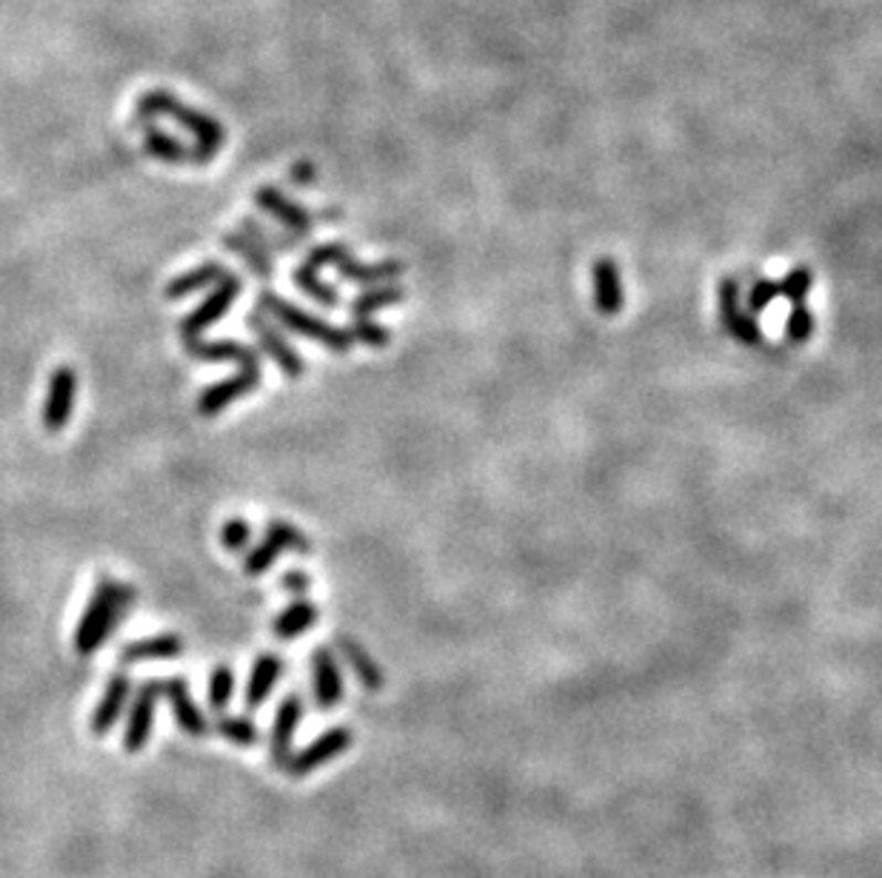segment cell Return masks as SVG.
<instances>
[{
  "label": "cell",
  "mask_w": 882,
  "mask_h": 878,
  "mask_svg": "<svg viewBox=\"0 0 882 878\" xmlns=\"http://www.w3.org/2000/svg\"><path fill=\"white\" fill-rule=\"evenodd\" d=\"M334 645H338V651L343 653L346 665L352 667L354 676L360 679V685L369 690V694H378V690H383V685H386V676H383V667L378 665L372 658V653L365 651L363 645H360L358 639L352 636H338L334 639Z\"/></svg>",
  "instance_id": "44dd1931"
},
{
  "label": "cell",
  "mask_w": 882,
  "mask_h": 878,
  "mask_svg": "<svg viewBox=\"0 0 882 878\" xmlns=\"http://www.w3.org/2000/svg\"><path fill=\"white\" fill-rule=\"evenodd\" d=\"M315 178H318V172H315V165H309V163H297L295 169H291V180L300 185L311 183Z\"/></svg>",
  "instance_id": "f35d334b"
},
{
  "label": "cell",
  "mask_w": 882,
  "mask_h": 878,
  "mask_svg": "<svg viewBox=\"0 0 882 878\" xmlns=\"http://www.w3.org/2000/svg\"><path fill=\"white\" fill-rule=\"evenodd\" d=\"M814 314L806 309V306H794V311L788 314L786 320V336L791 343H806L808 336L814 334Z\"/></svg>",
  "instance_id": "d590c367"
},
{
  "label": "cell",
  "mask_w": 882,
  "mask_h": 878,
  "mask_svg": "<svg viewBox=\"0 0 882 878\" xmlns=\"http://www.w3.org/2000/svg\"><path fill=\"white\" fill-rule=\"evenodd\" d=\"M221 543L223 548L241 554V550H246L248 543H252V525H248L246 520H241V516H232V520L221 528Z\"/></svg>",
  "instance_id": "e575fe53"
},
{
  "label": "cell",
  "mask_w": 882,
  "mask_h": 878,
  "mask_svg": "<svg viewBox=\"0 0 882 878\" xmlns=\"http://www.w3.org/2000/svg\"><path fill=\"white\" fill-rule=\"evenodd\" d=\"M138 115L144 120H155V117H172L174 124L183 126L194 138V154L198 163L212 160L217 151L226 146V129L221 120H214L206 111L194 109V106L183 104L180 97H174L169 89H149L140 95L138 100Z\"/></svg>",
  "instance_id": "7a4b0ae2"
},
{
  "label": "cell",
  "mask_w": 882,
  "mask_h": 878,
  "mask_svg": "<svg viewBox=\"0 0 882 878\" xmlns=\"http://www.w3.org/2000/svg\"><path fill=\"white\" fill-rule=\"evenodd\" d=\"M720 317H723L725 331H729L731 336H737L740 343L745 345L759 343L757 317L740 306V289L734 280H725L723 286H720Z\"/></svg>",
  "instance_id": "e0dca14e"
},
{
  "label": "cell",
  "mask_w": 882,
  "mask_h": 878,
  "mask_svg": "<svg viewBox=\"0 0 882 878\" xmlns=\"http://www.w3.org/2000/svg\"><path fill=\"white\" fill-rule=\"evenodd\" d=\"M592 289H594V306L603 317H614L623 311L626 302V291H623V277L620 268L612 257H601L592 268Z\"/></svg>",
  "instance_id": "ac0fdd59"
},
{
  "label": "cell",
  "mask_w": 882,
  "mask_h": 878,
  "mask_svg": "<svg viewBox=\"0 0 882 878\" xmlns=\"http://www.w3.org/2000/svg\"><path fill=\"white\" fill-rule=\"evenodd\" d=\"M158 699H160V682L155 679H146L144 685L135 690V696H131V707L129 714H126V730H124L126 753H140V750L149 745V739H152Z\"/></svg>",
  "instance_id": "8992f818"
},
{
  "label": "cell",
  "mask_w": 882,
  "mask_h": 878,
  "mask_svg": "<svg viewBox=\"0 0 882 878\" xmlns=\"http://www.w3.org/2000/svg\"><path fill=\"white\" fill-rule=\"evenodd\" d=\"M160 696L169 702V710H172L178 728L189 736V739H203L209 734V721L206 714H203L198 702L192 699V690H189V682L183 676H172V679L160 682Z\"/></svg>",
  "instance_id": "8fae6325"
},
{
  "label": "cell",
  "mask_w": 882,
  "mask_h": 878,
  "mask_svg": "<svg viewBox=\"0 0 882 878\" xmlns=\"http://www.w3.org/2000/svg\"><path fill=\"white\" fill-rule=\"evenodd\" d=\"M406 300V289L397 282H383V286H369L363 295L352 300V317H372L383 309H394Z\"/></svg>",
  "instance_id": "4316f807"
},
{
  "label": "cell",
  "mask_w": 882,
  "mask_h": 878,
  "mask_svg": "<svg viewBox=\"0 0 882 878\" xmlns=\"http://www.w3.org/2000/svg\"><path fill=\"white\" fill-rule=\"evenodd\" d=\"M129 694H131L129 673L126 671L111 673L109 682H106V687H104V696H100V702H97V707H95V714H92V721H89L92 734L106 736L111 728H115V725H118L120 716H124V710H126V702H129Z\"/></svg>",
  "instance_id": "9a60e30c"
},
{
  "label": "cell",
  "mask_w": 882,
  "mask_h": 878,
  "mask_svg": "<svg viewBox=\"0 0 882 878\" xmlns=\"http://www.w3.org/2000/svg\"><path fill=\"white\" fill-rule=\"evenodd\" d=\"M774 297H779L777 282L757 280L752 286V291H748V311H752V314H759V311H765L772 306Z\"/></svg>",
  "instance_id": "8d00e7d4"
},
{
  "label": "cell",
  "mask_w": 882,
  "mask_h": 878,
  "mask_svg": "<svg viewBox=\"0 0 882 878\" xmlns=\"http://www.w3.org/2000/svg\"><path fill=\"white\" fill-rule=\"evenodd\" d=\"M135 597H138V590L131 585H124L111 577H100L89 604L83 608L81 622H77L75 651L81 656H92L95 651H100L106 645V639L118 631L120 619L135 604Z\"/></svg>",
  "instance_id": "6da1fadb"
},
{
  "label": "cell",
  "mask_w": 882,
  "mask_h": 878,
  "mask_svg": "<svg viewBox=\"0 0 882 878\" xmlns=\"http://www.w3.org/2000/svg\"><path fill=\"white\" fill-rule=\"evenodd\" d=\"M232 696H235V671H232V665L221 662V665H214L212 676H209V707L221 716Z\"/></svg>",
  "instance_id": "f546056e"
},
{
  "label": "cell",
  "mask_w": 882,
  "mask_h": 878,
  "mask_svg": "<svg viewBox=\"0 0 882 878\" xmlns=\"http://www.w3.org/2000/svg\"><path fill=\"white\" fill-rule=\"evenodd\" d=\"M257 385H261V368H241L235 377H226L221 383H212L209 388H203L194 408H198L201 417H217L221 411H226L229 405L248 397Z\"/></svg>",
  "instance_id": "30bf717a"
},
{
  "label": "cell",
  "mask_w": 882,
  "mask_h": 878,
  "mask_svg": "<svg viewBox=\"0 0 882 878\" xmlns=\"http://www.w3.org/2000/svg\"><path fill=\"white\" fill-rule=\"evenodd\" d=\"M246 325L252 329V334L257 336V345H261L266 354L277 363V368L286 374L289 379H300L306 374V360L297 354L295 345L280 334V331L272 325V317L263 314L261 309L248 311L246 314Z\"/></svg>",
  "instance_id": "52a82bcc"
},
{
  "label": "cell",
  "mask_w": 882,
  "mask_h": 878,
  "mask_svg": "<svg viewBox=\"0 0 882 878\" xmlns=\"http://www.w3.org/2000/svg\"><path fill=\"white\" fill-rule=\"evenodd\" d=\"M226 275H229V268L223 266V263H217V260L201 263V266L192 268V271H187V275H180V277H174V280H169V286L163 289V297L166 300H180V297L194 295V291L206 289V286H217V282H221Z\"/></svg>",
  "instance_id": "d4e9b609"
},
{
  "label": "cell",
  "mask_w": 882,
  "mask_h": 878,
  "mask_svg": "<svg viewBox=\"0 0 882 878\" xmlns=\"http://www.w3.org/2000/svg\"><path fill=\"white\" fill-rule=\"evenodd\" d=\"M221 243L229 248V251H235V255L252 268V275H257L261 280H272V277H275V263H272V255L261 246V243H255L243 232H226L221 237Z\"/></svg>",
  "instance_id": "484cf974"
},
{
  "label": "cell",
  "mask_w": 882,
  "mask_h": 878,
  "mask_svg": "<svg viewBox=\"0 0 882 878\" xmlns=\"http://www.w3.org/2000/svg\"><path fill=\"white\" fill-rule=\"evenodd\" d=\"M283 667L286 665H283V658L277 656V653H261V656H257L255 667L248 673L246 694H243V705H246V710H257L263 702L269 699L272 690H275L277 682H280Z\"/></svg>",
  "instance_id": "d6986e66"
},
{
  "label": "cell",
  "mask_w": 882,
  "mask_h": 878,
  "mask_svg": "<svg viewBox=\"0 0 882 878\" xmlns=\"http://www.w3.org/2000/svg\"><path fill=\"white\" fill-rule=\"evenodd\" d=\"M318 619H320L318 604L309 602L306 597H300L277 613L275 622H272V633H275L277 639H297L304 636L309 628H315Z\"/></svg>",
  "instance_id": "603a6c76"
},
{
  "label": "cell",
  "mask_w": 882,
  "mask_h": 878,
  "mask_svg": "<svg viewBox=\"0 0 882 878\" xmlns=\"http://www.w3.org/2000/svg\"><path fill=\"white\" fill-rule=\"evenodd\" d=\"M349 334H352V340L369 345V349H386L392 343V331L386 325L374 323L372 317H354L352 325H349Z\"/></svg>",
  "instance_id": "1f68e13d"
},
{
  "label": "cell",
  "mask_w": 882,
  "mask_h": 878,
  "mask_svg": "<svg viewBox=\"0 0 882 878\" xmlns=\"http://www.w3.org/2000/svg\"><path fill=\"white\" fill-rule=\"evenodd\" d=\"M280 588L283 590H289L291 597H306V593H309V588H311V577L309 574H306V570H286V574H283L280 577Z\"/></svg>",
  "instance_id": "74e56055"
},
{
  "label": "cell",
  "mask_w": 882,
  "mask_h": 878,
  "mask_svg": "<svg viewBox=\"0 0 882 878\" xmlns=\"http://www.w3.org/2000/svg\"><path fill=\"white\" fill-rule=\"evenodd\" d=\"M255 203L263 208V212L272 214L280 226L289 228V234L300 237V240L315 228V217H311V212H306L300 203L286 197L277 185H261L255 192Z\"/></svg>",
  "instance_id": "4fadbf2b"
},
{
  "label": "cell",
  "mask_w": 882,
  "mask_h": 878,
  "mask_svg": "<svg viewBox=\"0 0 882 878\" xmlns=\"http://www.w3.org/2000/svg\"><path fill=\"white\" fill-rule=\"evenodd\" d=\"M814 286V277L808 268H791L786 277H783V282H779V295L786 297L791 306H803L808 297V291H811Z\"/></svg>",
  "instance_id": "d6a6232c"
},
{
  "label": "cell",
  "mask_w": 882,
  "mask_h": 878,
  "mask_svg": "<svg viewBox=\"0 0 882 878\" xmlns=\"http://www.w3.org/2000/svg\"><path fill=\"white\" fill-rule=\"evenodd\" d=\"M257 302H261L263 314H269L272 320H277L283 329L295 331V334L306 336V340H315V343H320L331 354H349L352 351L354 340L349 334V329H338V325L326 323L323 317L309 314V311L289 302L286 297L275 295V291H261Z\"/></svg>",
  "instance_id": "3957f363"
},
{
  "label": "cell",
  "mask_w": 882,
  "mask_h": 878,
  "mask_svg": "<svg viewBox=\"0 0 882 878\" xmlns=\"http://www.w3.org/2000/svg\"><path fill=\"white\" fill-rule=\"evenodd\" d=\"M300 719H304V696L300 694H289L286 699L280 702L275 714V725H272V736H269V759L275 768H286L291 759V745H295V734L300 728Z\"/></svg>",
  "instance_id": "7c38bea8"
},
{
  "label": "cell",
  "mask_w": 882,
  "mask_h": 878,
  "mask_svg": "<svg viewBox=\"0 0 882 878\" xmlns=\"http://www.w3.org/2000/svg\"><path fill=\"white\" fill-rule=\"evenodd\" d=\"M311 682H315V702L320 710H331L343 702V671L329 647L311 651Z\"/></svg>",
  "instance_id": "5bb4252c"
},
{
  "label": "cell",
  "mask_w": 882,
  "mask_h": 878,
  "mask_svg": "<svg viewBox=\"0 0 882 878\" xmlns=\"http://www.w3.org/2000/svg\"><path fill=\"white\" fill-rule=\"evenodd\" d=\"M214 730H217L221 739L232 741L237 748H255L257 741H261V730H257V725L248 716L221 714L217 721H214Z\"/></svg>",
  "instance_id": "f1b7e54d"
},
{
  "label": "cell",
  "mask_w": 882,
  "mask_h": 878,
  "mask_svg": "<svg viewBox=\"0 0 882 878\" xmlns=\"http://www.w3.org/2000/svg\"><path fill=\"white\" fill-rule=\"evenodd\" d=\"M352 257V248L346 246V243H323V246H315L309 251V257H306V266L311 268H323V266H334L338 268L340 263L349 260Z\"/></svg>",
  "instance_id": "836d02e7"
},
{
  "label": "cell",
  "mask_w": 882,
  "mask_h": 878,
  "mask_svg": "<svg viewBox=\"0 0 882 878\" xmlns=\"http://www.w3.org/2000/svg\"><path fill=\"white\" fill-rule=\"evenodd\" d=\"M241 232L246 237H252L255 243H261L269 255H277V251H289V248L300 246V237H291V234H277L263 228L255 217H243L241 220Z\"/></svg>",
  "instance_id": "4dcf8cb0"
},
{
  "label": "cell",
  "mask_w": 882,
  "mask_h": 878,
  "mask_svg": "<svg viewBox=\"0 0 882 878\" xmlns=\"http://www.w3.org/2000/svg\"><path fill=\"white\" fill-rule=\"evenodd\" d=\"M144 149L155 160H163V163H192V160H198L192 146L180 143L174 135L160 129L158 124H149V120L144 124Z\"/></svg>",
  "instance_id": "cb8c5ba5"
},
{
  "label": "cell",
  "mask_w": 882,
  "mask_h": 878,
  "mask_svg": "<svg viewBox=\"0 0 882 878\" xmlns=\"http://www.w3.org/2000/svg\"><path fill=\"white\" fill-rule=\"evenodd\" d=\"M286 550H291V554L297 556H309L311 539L304 534V531L297 528V525H291V522L272 520L269 525H266V534H263L261 543L243 556V574H246V577H261V574H266V570L280 559V554H286Z\"/></svg>",
  "instance_id": "277c9868"
},
{
  "label": "cell",
  "mask_w": 882,
  "mask_h": 878,
  "mask_svg": "<svg viewBox=\"0 0 882 878\" xmlns=\"http://www.w3.org/2000/svg\"><path fill=\"white\" fill-rule=\"evenodd\" d=\"M187 645L178 633H160V636H146L138 642L120 647V665H135V662H149V658H174L183 656Z\"/></svg>",
  "instance_id": "7402d4cb"
},
{
  "label": "cell",
  "mask_w": 882,
  "mask_h": 878,
  "mask_svg": "<svg viewBox=\"0 0 882 878\" xmlns=\"http://www.w3.org/2000/svg\"><path fill=\"white\" fill-rule=\"evenodd\" d=\"M241 289H243L241 277H237L235 271H229V275L214 286L212 295H209L198 309H192L183 320H180V336H183V340H189V336H203V331L212 329V325L232 309V302L237 300Z\"/></svg>",
  "instance_id": "5b68a950"
},
{
  "label": "cell",
  "mask_w": 882,
  "mask_h": 878,
  "mask_svg": "<svg viewBox=\"0 0 882 878\" xmlns=\"http://www.w3.org/2000/svg\"><path fill=\"white\" fill-rule=\"evenodd\" d=\"M77 399V374L72 365H57L49 377L46 403H43V428L49 433H57L70 426L72 411H75Z\"/></svg>",
  "instance_id": "9c48e42d"
},
{
  "label": "cell",
  "mask_w": 882,
  "mask_h": 878,
  "mask_svg": "<svg viewBox=\"0 0 882 878\" xmlns=\"http://www.w3.org/2000/svg\"><path fill=\"white\" fill-rule=\"evenodd\" d=\"M187 354L192 360H203V363H241V368H261V357L255 354V349L237 343V340H203V336H189L183 340Z\"/></svg>",
  "instance_id": "2e32d148"
},
{
  "label": "cell",
  "mask_w": 882,
  "mask_h": 878,
  "mask_svg": "<svg viewBox=\"0 0 882 878\" xmlns=\"http://www.w3.org/2000/svg\"><path fill=\"white\" fill-rule=\"evenodd\" d=\"M403 271H406V266L401 260H394V257L380 263H360L352 255L338 266L340 280L352 282V286H383V282L401 280Z\"/></svg>",
  "instance_id": "ffe728a7"
},
{
  "label": "cell",
  "mask_w": 882,
  "mask_h": 878,
  "mask_svg": "<svg viewBox=\"0 0 882 878\" xmlns=\"http://www.w3.org/2000/svg\"><path fill=\"white\" fill-rule=\"evenodd\" d=\"M295 286L304 291L309 300L323 306V309H338L340 306V291L334 289V286H329V282L318 275V268L306 266V263L295 268Z\"/></svg>",
  "instance_id": "83f0119b"
},
{
  "label": "cell",
  "mask_w": 882,
  "mask_h": 878,
  "mask_svg": "<svg viewBox=\"0 0 882 878\" xmlns=\"http://www.w3.org/2000/svg\"><path fill=\"white\" fill-rule=\"evenodd\" d=\"M352 741L354 736L349 728H329L323 736H318V739L311 741V745H306L300 753H291L289 764L283 770H286L291 779H304V775L315 773V770L334 762L338 756H343L346 750L352 748Z\"/></svg>",
  "instance_id": "ba28073f"
}]
</instances>
